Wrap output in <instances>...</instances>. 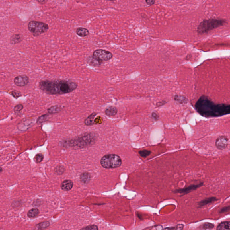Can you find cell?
Returning <instances> with one entry per match:
<instances>
[{
	"mask_svg": "<svg viewBox=\"0 0 230 230\" xmlns=\"http://www.w3.org/2000/svg\"><path fill=\"white\" fill-rule=\"evenodd\" d=\"M174 100L180 103H186L187 101V99H186L184 97L182 96H175Z\"/></svg>",
	"mask_w": 230,
	"mask_h": 230,
	"instance_id": "obj_25",
	"label": "cell"
},
{
	"mask_svg": "<svg viewBox=\"0 0 230 230\" xmlns=\"http://www.w3.org/2000/svg\"><path fill=\"white\" fill-rule=\"evenodd\" d=\"M23 109V105L21 104H19L17 105L15 107L14 111L16 113H18V112H20Z\"/></svg>",
	"mask_w": 230,
	"mask_h": 230,
	"instance_id": "obj_29",
	"label": "cell"
},
{
	"mask_svg": "<svg viewBox=\"0 0 230 230\" xmlns=\"http://www.w3.org/2000/svg\"><path fill=\"white\" fill-rule=\"evenodd\" d=\"M38 2L40 3V4H45V3L47 2V1H38Z\"/></svg>",
	"mask_w": 230,
	"mask_h": 230,
	"instance_id": "obj_36",
	"label": "cell"
},
{
	"mask_svg": "<svg viewBox=\"0 0 230 230\" xmlns=\"http://www.w3.org/2000/svg\"><path fill=\"white\" fill-rule=\"evenodd\" d=\"M203 227L205 230H210L214 228V224H212L211 223H205L203 226Z\"/></svg>",
	"mask_w": 230,
	"mask_h": 230,
	"instance_id": "obj_27",
	"label": "cell"
},
{
	"mask_svg": "<svg viewBox=\"0 0 230 230\" xmlns=\"http://www.w3.org/2000/svg\"><path fill=\"white\" fill-rule=\"evenodd\" d=\"M163 227L161 225H157V226H155L153 227H152L151 230H163Z\"/></svg>",
	"mask_w": 230,
	"mask_h": 230,
	"instance_id": "obj_31",
	"label": "cell"
},
{
	"mask_svg": "<svg viewBox=\"0 0 230 230\" xmlns=\"http://www.w3.org/2000/svg\"></svg>",
	"mask_w": 230,
	"mask_h": 230,
	"instance_id": "obj_39",
	"label": "cell"
},
{
	"mask_svg": "<svg viewBox=\"0 0 230 230\" xmlns=\"http://www.w3.org/2000/svg\"><path fill=\"white\" fill-rule=\"evenodd\" d=\"M2 170H3V169H2V168H1V167H0V173L2 172Z\"/></svg>",
	"mask_w": 230,
	"mask_h": 230,
	"instance_id": "obj_37",
	"label": "cell"
},
{
	"mask_svg": "<svg viewBox=\"0 0 230 230\" xmlns=\"http://www.w3.org/2000/svg\"><path fill=\"white\" fill-rule=\"evenodd\" d=\"M229 140L226 136H221L217 138L216 140V147L219 149L224 150L227 147L228 145Z\"/></svg>",
	"mask_w": 230,
	"mask_h": 230,
	"instance_id": "obj_7",
	"label": "cell"
},
{
	"mask_svg": "<svg viewBox=\"0 0 230 230\" xmlns=\"http://www.w3.org/2000/svg\"><path fill=\"white\" fill-rule=\"evenodd\" d=\"M29 82V78L25 75L17 76L14 79V83L17 86L23 87L26 86Z\"/></svg>",
	"mask_w": 230,
	"mask_h": 230,
	"instance_id": "obj_8",
	"label": "cell"
},
{
	"mask_svg": "<svg viewBox=\"0 0 230 230\" xmlns=\"http://www.w3.org/2000/svg\"><path fill=\"white\" fill-rule=\"evenodd\" d=\"M44 159L43 155L42 154H38L36 155L35 159L36 163H39L43 161Z\"/></svg>",
	"mask_w": 230,
	"mask_h": 230,
	"instance_id": "obj_28",
	"label": "cell"
},
{
	"mask_svg": "<svg viewBox=\"0 0 230 230\" xmlns=\"http://www.w3.org/2000/svg\"><path fill=\"white\" fill-rule=\"evenodd\" d=\"M80 230H98V227L96 225H91L84 227Z\"/></svg>",
	"mask_w": 230,
	"mask_h": 230,
	"instance_id": "obj_26",
	"label": "cell"
},
{
	"mask_svg": "<svg viewBox=\"0 0 230 230\" xmlns=\"http://www.w3.org/2000/svg\"><path fill=\"white\" fill-rule=\"evenodd\" d=\"M151 116H152V118L155 120H157L158 119L159 116L156 112H153L151 114Z\"/></svg>",
	"mask_w": 230,
	"mask_h": 230,
	"instance_id": "obj_34",
	"label": "cell"
},
{
	"mask_svg": "<svg viewBox=\"0 0 230 230\" xmlns=\"http://www.w3.org/2000/svg\"><path fill=\"white\" fill-rule=\"evenodd\" d=\"M100 164L104 168L114 169L121 166L122 160L119 155L109 154L105 155L101 158Z\"/></svg>",
	"mask_w": 230,
	"mask_h": 230,
	"instance_id": "obj_4",
	"label": "cell"
},
{
	"mask_svg": "<svg viewBox=\"0 0 230 230\" xmlns=\"http://www.w3.org/2000/svg\"><path fill=\"white\" fill-rule=\"evenodd\" d=\"M105 113L108 116H114L117 113V109L116 107L114 106H110L106 108L105 111Z\"/></svg>",
	"mask_w": 230,
	"mask_h": 230,
	"instance_id": "obj_16",
	"label": "cell"
},
{
	"mask_svg": "<svg viewBox=\"0 0 230 230\" xmlns=\"http://www.w3.org/2000/svg\"><path fill=\"white\" fill-rule=\"evenodd\" d=\"M76 33L77 35L81 37H85L88 36L89 34V31L87 28L82 27L77 28L76 30Z\"/></svg>",
	"mask_w": 230,
	"mask_h": 230,
	"instance_id": "obj_14",
	"label": "cell"
},
{
	"mask_svg": "<svg viewBox=\"0 0 230 230\" xmlns=\"http://www.w3.org/2000/svg\"><path fill=\"white\" fill-rule=\"evenodd\" d=\"M195 108L199 114L206 117H219L230 112V105L215 104L205 96H202L198 100Z\"/></svg>",
	"mask_w": 230,
	"mask_h": 230,
	"instance_id": "obj_1",
	"label": "cell"
},
{
	"mask_svg": "<svg viewBox=\"0 0 230 230\" xmlns=\"http://www.w3.org/2000/svg\"><path fill=\"white\" fill-rule=\"evenodd\" d=\"M0 36H1V32H0Z\"/></svg>",
	"mask_w": 230,
	"mask_h": 230,
	"instance_id": "obj_38",
	"label": "cell"
},
{
	"mask_svg": "<svg viewBox=\"0 0 230 230\" xmlns=\"http://www.w3.org/2000/svg\"><path fill=\"white\" fill-rule=\"evenodd\" d=\"M217 230H230V222H222L218 225Z\"/></svg>",
	"mask_w": 230,
	"mask_h": 230,
	"instance_id": "obj_20",
	"label": "cell"
},
{
	"mask_svg": "<svg viewBox=\"0 0 230 230\" xmlns=\"http://www.w3.org/2000/svg\"><path fill=\"white\" fill-rule=\"evenodd\" d=\"M78 87L77 82L66 80H44L39 82L41 90L47 94L61 95L70 93Z\"/></svg>",
	"mask_w": 230,
	"mask_h": 230,
	"instance_id": "obj_2",
	"label": "cell"
},
{
	"mask_svg": "<svg viewBox=\"0 0 230 230\" xmlns=\"http://www.w3.org/2000/svg\"><path fill=\"white\" fill-rule=\"evenodd\" d=\"M73 186V183L70 180H65L61 184L60 187L63 191H69L71 190Z\"/></svg>",
	"mask_w": 230,
	"mask_h": 230,
	"instance_id": "obj_10",
	"label": "cell"
},
{
	"mask_svg": "<svg viewBox=\"0 0 230 230\" xmlns=\"http://www.w3.org/2000/svg\"><path fill=\"white\" fill-rule=\"evenodd\" d=\"M93 57L100 61H108L112 59L113 54L111 52L102 49L97 50L93 52Z\"/></svg>",
	"mask_w": 230,
	"mask_h": 230,
	"instance_id": "obj_6",
	"label": "cell"
},
{
	"mask_svg": "<svg viewBox=\"0 0 230 230\" xmlns=\"http://www.w3.org/2000/svg\"><path fill=\"white\" fill-rule=\"evenodd\" d=\"M50 224L48 221H44L37 224L35 226L34 230H44L49 227Z\"/></svg>",
	"mask_w": 230,
	"mask_h": 230,
	"instance_id": "obj_17",
	"label": "cell"
},
{
	"mask_svg": "<svg viewBox=\"0 0 230 230\" xmlns=\"http://www.w3.org/2000/svg\"><path fill=\"white\" fill-rule=\"evenodd\" d=\"M174 227H167V228H165V229H164L163 230H174Z\"/></svg>",
	"mask_w": 230,
	"mask_h": 230,
	"instance_id": "obj_35",
	"label": "cell"
},
{
	"mask_svg": "<svg viewBox=\"0 0 230 230\" xmlns=\"http://www.w3.org/2000/svg\"><path fill=\"white\" fill-rule=\"evenodd\" d=\"M65 171V169L62 165H59L55 168V169H54L55 173L57 175H62L64 173Z\"/></svg>",
	"mask_w": 230,
	"mask_h": 230,
	"instance_id": "obj_22",
	"label": "cell"
},
{
	"mask_svg": "<svg viewBox=\"0 0 230 230\" xmlns=\"http://www.w3.org/2000/svg\"><path fill=\"white\" fill-rule=\"evenodd\" d=\"M203 185V183H202H202H200V184H198L192 185L189 186L188 187L184 188L177 189V190L174 191V192L177 193H180V194H186L188 193L192 192V191L196 190V189L200 188V187H201Z\"/></svg>",
	"mask_w": 230,
	"mask_h": 230,
	"instance_id": "obj_9",
	"label": "cell"
},
{
	"mask_svg": "<svg viewBox=\"0 0 230 230\" xmlns=\"http://www.w3.org/2000/svg\"><path fill=\"white\" fill-rule=\"evenodd\" d=\"M11 94L15 98H19V97L21 96V93H20L18 91H15H15H13L12 92Z\"/></svg>",
	"mask_w": 230,
	"mask_h": 230,
	"instance_id": "obj_30",
	"label": "cell"
},
{
	"mask_svg": "<svg viewBox=\"0 0 230 230\" xmlns=\"http://www.w3.org/2000/svg\"><path fill=\"white\" fill-rule=\"evenodd\" d=\"M226 23L223 20L211 19L204 20L201 22L197 28L198 33L202 34L207 33L211 30L222 26Z\"/></svg>",
	"mask_w": 230,
	"mask_h": 230,
	"instance_id": "obj_3",
	"label": "cell"
},
{
	"mask_svg": "<svg viewBox=\"0 0 230 230\" xmlns=\"http://www.w3.org/2000/svg\"><path fill=\"white\" fill-rule=\"evenodd\" d=\"M229 209H230V206H228L225 207L221 208V210L220 211V213H223L227 212L229 210Z\"/></svg>",
	"mask_w": 230,
	"mask_h": 230,
	"instance_id": "obj_33",
	"label": "cell"
},
{
	"mask_svg": "<svg viewBox=\"0 0 230 230\" xmlns=\"http://www.w3.org/2000/svg\"><path fill=\"white\" fill-rule=\"evenodd\" d=\"M91 179V174L88 172H84L80 176V180L83 184H88L90 182Z\"/></svg>",
	"mask_w": 230,
	"mask_h": 230,
	"instance_id": "obj_12",
	"label": "cell"
},
{
	"mask_svg": "<svg viewBox=\"0 0 230 230\" xmlns=\"http://www.w3.org/2000/svg\"><path fill=\"white\" fill-rule=\"evenodd\" d=\"M40 211L38 208H34L30 209V210L28 213V216L29 218L33 219L38 217L39 215Z\"/></svg>",
	"mask_w": 230,
	"mask_h": 230,
	"instance_id": "obj_19",
	"label": "cell"
},
{
	"mask_svg": "<svg viewBox=\"0 0 230 230\" xmlns=\"http://www.w3.org/2000/svg\"><path fill=\"white\" fill-rule=\"evenodd\" d=\"M61 110V108L59 106H54L49 108L48 109V112L50 114H55V113H58Z\"/></svg>",
	"mask_w": 230,
	"mask_h": 230,
	"instance_id": "obj_21",
	"label": "cell"
},
{
	"mask_svg": "<svg viewBox=\"0 0 230 230\" xmlns=\"http://www.w3.org/2000/svg\"><path fill=\"white\" fill-rule=\"evenodd\" d=\"M49 28L48 24L39 21H30L28 24V30L34 36H38L46 32Z\"/></svg>",
	"mask_w": 230,
	"mask_h": 230,
	"instance_id": "obj_5",
	"label": "cell"
},
{
	"mask_svg": "<svg viewBox=\"0 0 230 230\" xmlns=\"http://www.w3.org/2000/svg\"><path fill=\"white\" fill-rule=\"evenodd\" d=\"M139 153V155L142 157L146 158L151 154V151L147 150H143L140 151Z\"/></svg>",
	"mask_w": 230,
	"mask_h": 230,
	"instance_id": "obj_24",
	"label": "cell"
},
{
	"mask_svg": "<svg viewBox=\"0 0 230 230\" xmlns=\"http://www.w3.org/2000/svg\"><path fill=\"white\" fill-rule=\"evenodd\" d=\"M87 63L92 66L98 67L100 65L101 63H102V62L93 56L88 57V58L87 59Z\"/></svg>",
	"mask_w": 230,
	"mask_h": 230,
	"instance_id": "obj_15",
	"label": "cell"
},
{
	"mask_svg": "<svg viewBox=\"0 0 230 230\" xmlns=\"http://www.w3.org/2000/svg\"><path fill=\"white\" fill-rule=\"evenodd\" d=\"M97 113L94 112L86 118L85 120V124L87 126H91L94 124V118Z\"/></svg>",
	"mask_w": 230,
	"mask_h": 230,
	"instance_id": "obj_18",
	"label": "cell"
},
{
	"mask_svg": "<svg viewBox=\"0 0 230 230\" xmlns=\"http://www.w3.org/2000/svg\"><path fill=\"white\" fill-rule=\"evenodd\" d=\"M217 200V198L215 197H209V198H206L203 200H201L198 203V205L200 207H201L203 206L207 205L209 204L212 203V202H215Z\"/></svg>",
	"mask_w": 230,
	"mask_h": 230,
	"instance_id": "obj_13",
	"label": "cell"
},
{
	"mask_svg": "<svg viewBox=\"0 0 230 230\" xmlns=\"http://www.w3.org/2000/svg\"><path fill=\"white\" fill-rule=\"evenodd\" d=\"M49 115H47V114L43 115L42 116H40V117L38 118L36 123H37V124H40L44 122L47 121L49 119Z\"/></svg>",
	"mask_w": 230,
	"mask_h": 230,
	"instance_id": "obj_23",
	"label": "cell"
},
{
	"mask_svg": "<svg viewBox=\"0 0 230 230\" xmlns=\"http://www.w3.org/2000/svg\"><path fill=\"white\" fill-rule=\"evenodd\" d=\"M184 227V225L183 224H179L177 225L174 230H182Z\"/></svg>",
	"mask_w": 230,
	"mask_h": 230,
	"instance_id": "obj_32",
	"label": "cell"
},
{
	"mask_svg": "<svg viewBox=\"0 0 230 230\" xmlns=\"http://www.w3.org/2000/svg\"><path fill=\"white\" fill-rule=\"evenodd\" d=\"M23 38V36L21 34H15L11 37L10 42L12 44H16L22 42Z\"/></svg>",
	"mask_w": 230,
	"mask_h": 230,
	"instance_id": "obj_11",
	"label": "cell"
}]
</instances>
